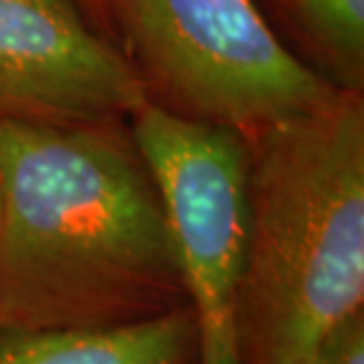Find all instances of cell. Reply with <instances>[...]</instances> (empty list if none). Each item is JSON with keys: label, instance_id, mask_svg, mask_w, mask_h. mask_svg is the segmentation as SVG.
I'll return each instance as SVG.
<instances>
[{"label": "cell", "instance_id": "obj_4", "mask_svg": "<svg viewBox=\"0 0 364 364\" xmlns=\"http://www.w3.org/2000/svg\"><path fill=\"white\" fill-rule=\"evenodd\" d=\"M128 17L189 119L249 137L341 92L284 48L253 0H128Z\"/></svg>", "mask_w": 364, "mask_h": 364}, {"label": "cell", "instance_id": "obj_3", "mask_svg": "<svg viewBox=\"0 0 364 364\" xmlns=\"http://www.w3.org/2000/svg\"><path fill=\"white\" fill-rule=\"evenodd\" d=\"M128 121L171 223L194 317L196 364H242L239 291L249 142L235 130L189 119L154 100Z\"/></svg>", "mask_w": 364, "mask_h": 364}, {"label": "cell", "instance_id": "obj_6", "mask_svg": "<svg viewBox=\"0 0 364 364\" xmlns=\"http://www.w3.org/2000/svg\"><path fill=\"white\" fill-rule=\"evenodd\" d=\"M0 364H196L189 308L107 329L0 331Z\"/></svg>", "mask_w": 364, "mask_h": 364}, {"label": "cell", "instance_id": "obj_7", "mask_svg": "<svg viewBox=\"0 0 364 364\" xmlns=\"http://www.w3.org/2000/svg\"><path fill=\"white\" fill-rule=\"evenodd\" d=\"M296 21L336 60L362 71L364 0H282Z\"/></svg>", "mask_w": 364, "mask_h": 364}, {"label": "cell", "instance_id": "obj_1", "mask_svg": "<svg viewBox=\"0 0 364 364\" xmlns=\"http://www.w3.org/2000/svg\"><path fill=\"white\" fill-rule=\"evenodd\" d=\"M185 308L168 215L130 130L0 123V331Z\"/></svg>", "mask_w": 364, "mask_h": 364}, {"label": "cell", "instance_id": "obj_8", "mask_svg": "<svg viewBox=\"0 0 364 364\" xmlns=\"http://www.w3.org/2000/svg\"><path fill=\"white\" fill-rule=\"evenodd\" d=\"M301 364H364V310L343 319Z\"/></svg>", "mask_w": 364, "mask_h": 364}, {"label": "cell", "instance_id": "obj_2", "mask_svg": "<svg viewBox=\"0 0 364 364\" xmlns=\"http://www.w3.org/2000/svg\"><path fill=\"white\" fill-rule=\"evenodd\" d=\"M242 364H301L364 310V107L355 90L246 137Z\"/></svg>", "mask_w": 364, "mask_h": 364}, {"label": "cell", "instance_id": "obj_5", "mask_svg": "<svg viewBox=\"0 0 364 364\" xmlns=\"http://www.w3.org/2000/svg\"><path fill=\"white\" fill-rule=\"evenodd\" d=\"M149 102L71 0H0V123L107 126Z\"/></svg>", "mask_w": 364, "mask_h": 364}]
</instances>
